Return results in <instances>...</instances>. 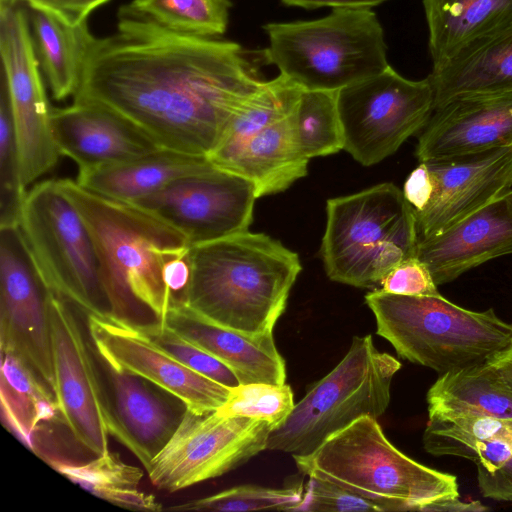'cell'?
<instances>
[{
  "instance_id": "cell-35",
  "label": "cell",
  "mask_w": 512,
  "mask_h": 512,
  "mask_svg": "<svg viewBox=\"0 0 512 512\" xmlns=\"http://www.w3.org/2000/svg\"><path fill=\"white\" fill-rule=\"evenodd\" d=\"M27 189L21 180L18 146L4 85L0 97V227L18 226Z\"/></svg>"
},
{
  "instance_id": "cell-11",
  "label": "cell",
  "mask_w": 512,
  "mask_h": 512,
  "mask_svg": "<svg viewBox=\"0 0 512 512\" xmlns=\"http://www.w3.org/2000/svg\"><path fill=\"white\" fill-rule=\"evenodd\" d=\"M0 53L21 180L27 189L57 165L61 154L53 135V108L42 79L29 13L19 2H0Z\"/></svg>"
},
{
  "instance_id": "cell-27",
  "label": "cell",
  "mask_w": 512,
  "mask_h": 512,
  "mask_svg": "<svg viewBox=\"0 0 512 512\" xmlns=\"http://www.w3.org/2000/svg\"><path fill=\"white\" fill-rule=\"evenodd\" d=\"M0 398L5 427L39 455L41 433L61 421L52 389L20 358L1 351Z\"/></svg>"
},
{
  "instance_id": "cell-22",
  "label": "cell",
  "mask_w": 512,
  "mask_h": 512,
  "mask_svg": "<svg viewBox=\"0 0 512 512\" xmlns=\"http://www.w3.org/2000/svg\"><path fill=\"white\" fill-rule=\"evenodd\" d=\"M164 323L224 363L240 384H285V361L272 333L239 332L213 321L175 296Z\"/></svg>"
},
{
  "instance_id": "cell-3",
  "label": "cell",
  "mask_w": 512,
  "mask_h": 512,
  "mask_svg": "<svg viewBox=\"0 0 512 512\" xmlns=\"http://www.w3.org/2000/svg\"><path fill=\"white\" fill-rule=\"evenodd\" d=\"M188 261L190 277L179 298L250 335L272 333L302 270L297 253L248 230L191 246Z\"/></svg>"
},
{
  "instance_id": "cell-44",
  "label": "cell",
  "mask_w": 512,
  "mask_h": 512,
  "mask_svg": "<svg viewBox=\"0 0 512 512\" xmlns=\"http://www.w3.org/2000/svg\"><path fill=\"white\" fill-rule=\"evenodd\" d=\"M190 277L188 253L171 260L165 268V281L173 296L179 297L185 290Z\"/></svg>"
},
{
  "instance_id": "cell-29",
  "label": "cell",
  "mask_w": 512,
  "mask_h": 512,
  "mask_svg": "<svg viewBox=\"0 0 512 512\" xmlns=\"http://www.w3.org/2000/svg\"><path fill=\"white\" fill-rule=\"evenodd\" d=\"M426 400L428 418L475 414L512 419V391L486 362L439 375Z\"/></svg>"
},
{
  "instance_id": "cell-30",
  "label": "cell",
  "mask_w": 512,
  "mask_h": 512,
  "mask_svg": "<svg viewBox=\"0 0 512 512\" xmlns=\"http://www.w3.org/2000/svg\"><path fill=\"white\" fill-rule=\"evenodd\" d=\"M55 471L92 495L115 506L143 512H159L162 504L155 496L139 489L143 470L125 463L110 450L86 463L63 458L45 460Z\"/></svg>"
},
{
  "instance_id": "cell-40",
  "label": "cell",
  "mask_w": 512,
  "mask_h": 512,
  "mask_svg": "<svg viewBox=\"0 0 512 512\" xmlns=\"http://www.w3.org/2000/svg\"><path fill=\"white\" fill-rule=\"evenodd\" d=\"M110 0H0V2H19L29 9L46 12L60 21L78 26L87 22L90 14Z\"/></svg>"
},
{
  "instance_id": "cell-43",
  "label": "cell",
  "mask_w": 512,
  "mask_h": 512,
  "mask_svg": "<svg viewBox=\"0 0 512 512\" xmlns=\"http://www.w3.org/2000/svg\"><path fill=\"white\" fill-rule=\"evenodd\" d=\"M387 1L389 0H281L287 6L304 9H317L321 7H330L332 9H371Z\"/></svg>"
},
{
  "instance_id": "cell-7",
  "label": "cell",
  "mask_w": 512,
  "mask_h": 512,
  "mask_svg": "<svg viewBox=\"0 0 512 512\" xmlns=\"http://www.w3.org/2000/svg\"><path fill=\"white\" fill-rule=\"evenodd\" d=\"M418 241L415 211L393 183L327 200L320 254L332 281L379 286L396 265L416 256Z\"/></svg>"
},
{
  "instance_id": "cell-33",
  "label": "cell",
  "mask_w": 512,
  "mask_h": 512,
  "mask_svg": "<svg viewBox=\"0 0 512 512\" xmlns=\"http://www.w3.org/2000/svg\"><path fill=\"white\" fill-rule=\"evenodd\" d=\"M130 9L175 32L218 38L228 27L231 0H132Z\"/></svg>"
},
{
  "instance_id": "cell-6",
  "label": "cell",
  "mask_w": 512,
  "mask_h": 512,
  "mask_svg": "<svg viewBox=\"0 0 512 512\" xmlns=\"http://www.w3.org/2000/svg\"><path fill=\"white\" fill-rule=\"evenodd\" d=\"M262 58L306 90L339 91L388 66L383 28L371 9H332L325 17L263 26Z\"/></svg>"
},
{
  "instance_id": "cell-14",
  "label": "cell",
  "mask_w": 512,
  "mask_h": 512,
  "mask_svg": "<svg viewBox=\"0 0 512 512\" xmlns=\"http://www.w3.org/2000/svg\"><path fill=\"white\" fill-rule=\"evenodd\" d=\"M86 320L94 352L103 366L149 381L195 414L212 413L227 400L231 388L182 364L139 322L110 312L91 313Z\"/></svg>"
},
{
  "instance_id": "cell-23",
  "label": "cell",
  "mask_w": 512,
  "mask_h": 512,
  "mask_svg": "<svg viewBox=\"0 0 512 512\" xmlns=\"http://www.w3.org/2000/svg\"><path fill=\"white\" fill-rule=\"evenodd\" d=\"M292 114L244 139L217 144L207 158L249 180L257 198L285 191L307 175L310 160L298 146Z\"/></svg>"
},
{
  "instance_id": "cell-1",
  "label": "cell",
  "mask_w": 512,
  "mask_h": 512,
  "mask_svg": "<svg viewBox=\"0 0 512 512\" xmlns=\"http://www.w3.org/2000/svg\"><path fill=\"white\" fill-rule=\"evenodd\" d=\"M264 79L240 44L172 31L127 5L93 37L76 100L129 119L160 148L207 156Z\"/></svg>"
},
{
  "instance_id": "cell-28",
  "label": "cell",
  "mask_w": 512,
  "mask_h": 512,
  "mask_svg": "<svg viewBox=\"0 0 512 512\" xmlns=\"http://www.w3.org/2000/svg\"><path fill=\"white\" fill-rule=\"evenodd\" d=\"M29 18L37 57L52 98L63 101L74 97L94 37L88 23L72 26L36 9H30Z\"/></svg>"
},
{
  "instance_id": "cell-16",
  "label": "cell",
  "mask_w": 512,
  "mask_h": 512,
  "mask_svg": "<svg viewBox=\"0 0 512 512\" xmlns=\"http://www.w3.org/2000/svg\"><path fill=\"white\" fill-rule=\"evenodd\" d=\"M47 289L19 225L0 227V344L53 391Z\"/></svg>"
},
{
  "instance_id": "cell-10",
  "label": "cell",
  "mask_w": 512,
  "mask_h": 512,
  "mask_svg": "<svg viewBox=\"0 0 512 512\" xmlns=\"http://www.w3.org/2000/svg\"><path fill=\"white\" fill-rule=\"evenodd\" d=\"M346 150L364 166L395 153L421 132L434 110L428 77L409 80L390 65L381 73L338 91Z\"/></svg>"
},
{
  "instance_id": "cell-45",
  "label": "cell",
  "mask_w": 512,
  "mask_h": 512,
  "mask_svg": "<svg viewBox=\"0 0 512 512\" xmlns=\"http://www.w3.org/2000/svg\"><path fill=\"white\" fill-rule=\"evenodd\" d=\"M486 364L498 381L512 391V340L508 346L487 359Z\"/></svg>"
},
{
  "instance_id": "cell-20",
  "label": "cell",
  "mask_w": 512,
  "mask_h": 512,
  "mask_svg": "<svg viewBox=\"0 0 512 512\" xmlns=\"http://www.w3.org/2000/svg\"><path fill=\"white\" fill-rule=\"evenodd\" d=\"M512 254V189L445 231L418 241L416 256L437 286Z\"/></svg>"
},
{
  "instance_id": "cell-32",
  "label": "cell",
  "mask_w": 512,
  "mask_h": 512,
  "mask_svg": "<svg viewBox=\"0 0 512 512\" xmlns=\"http://www.w3.org/2000/svg\"><path fill=\"white\" fill-rule=\"evenodd\" d=\"M512 433V419L475 414L428 418L423 447L433 456L474 460L479 445Z\"/></svg>"
},
{
  "instance_id": "cell-25",
  "label": "cell",
  "mask_w": 512,
  "mask_h": 512,
  "mask_svg": "<svg viewBox=\"0 0 512 512\" xmlns=\"http://www.w3.org/2000/svg\"><path fill=\"white\" fill-rule=\"evenodd\" d=\"M211 165L207 156L160 149L133 160L78 170L76 182L101 196L134 202Z\"/></svg>"
},
{
  "instance_id": "cell-13",
  "label": "cell",
  "mask_w": 512,
  "mask_h": 512,
  "mask_svg": "<svg viewBox=\"0 0 512 512\" xmlns=\"http://www.w3.org/2000/svg\"><path fill=\"white\" fill-rule=\"evenodd\" d=\"M73 308L49 291L53 393L61 422L74 440L99 455L109 450L110 404L96 367V353H92Z\"/></svg>"
},
{
  "instance_id": "cell-24",
  "label": "cell",
  "mask_w": 512,
  "mask_h": 512,
  "mask_svg": "<svg viewBox=\"0 0 512 512\" xmlns=\"http://www.w3.org/2000/svg\"><path fill=\"white\" fill-rule=\"evenodd\" d=\"M434 109L462 96L512 92V25L433 66Z\"/></svg>"
},
{
  "instance_id": "cell-37",
  "label": "cell",
  "mask_w": 512,
  "mask_h": 512,
  "mask_svg": "<svg viewBox=\"0 0 512 512\" xmlns=\"http://www.w3.org/2000/svg\"><path fill=\"white\" fill-rule=\"evenodd\" d=\"M142 329L185 366L228 387L240 385L236 375L224 363L179 334L166 323H140Z\"/></svg>"
},
{
  "instance_id": "cell-34",
  "label": "cell",
  "mask_w": 512,
  "mask_h": 512,
  "mask_svg": "<svg viewBox=\"0 0 512 512\" xmlns=\"http://www.w3.org/2000/svg\"><path fill=\"white\" fill-rule=\"evenodd\" d=\"M304 488L293 485L271 488L259 485H240L213 495L190 500L166 508L167 511L243 512L257 510L292 511L303 500Z\"/></svg>"
},
{
  "instance_id": "cell-39",
  "label": "cell",
  "mask_w": 512,
  "mask_h": 512,
  "mask_svg": "<svg viewBox=\"0 0 512 512\" xmlns=\"http://www.w3.org/2000/svg\"><path fill=\"white\" fill-rule=\"evenodd\" d=\"M379 289L384 292L406 296L440 295L428 267L417 257H409L380 281Z\"/></svg>"
},
{
  "instance_id": "cell-19",
  "label": "cell",
  "mask_w": 512,
  "mask_h": 512,
  "mask_svg": "<svg viewBox=\"0 0 512 512\" xmlns=\"http://www.w3.org/2000/svg\"><path fill=\"white\" fill-rule=\"evenodd\" d=\"M52 129L59 153L78 170L133 160L162 148L141 128L98 103L76 100L52 109Z\"/></svg>"
},
{
  "instance_id": "cell-41",
  "label": "cell",
  "mask_w": 512,
  "mask_h": 512,
  "mask_svg": "<svg viewBox=\"0 0 512 512\" xmlns=\"http://www.w3.org/2000/svg\"><path fill=\"white\" fill-rule=\"evenodd\" d=\"M479 490L486 498L512 502V457L489 471H477Z\"/></svg>"
},
{
  "instance_id": "cell-31",
  "label": "cell",
  "mask_w": 512,
  "mask_h": 512,
  "mask_svg": "<svg viewBox=\"0 0 512 512\" xmlns=\"http://www.w3.org/2000/svg\"><path fill=\"white\" fill-rule=\"evenodd\" d=\"M292 123L298 146L308 159L344 149L338 91L302 89Z\"/></svg>"
},
{
  "instance_id": "cell-4",
  "label": "cell",
  "mask_w": 512,
  "mask_h": 512,
  "mask_svg": "<svg viewBox=\"0 0 512 512\" xmlns=\"http://www.w3.org/2000/svg\"><path fill=\"white\" fill-rule=\"evenodd\" d=\"M298 470L379 503L387 511H436L457 499V478L398 450L376 418L363 416L308 454L292 455Z\"/></svg>"
},
{
  "instance_id": "cell-36",
  "label": "cell",
  "mask_w": 512,
  "mask_h": 512,
  "mask_svg": "<svg viewBox=\"0 0 512 512\" xmlns=\"http://www.w3.org/2000/svg\"><path fill=\"white\" fill-rule=\"evenodd\" d=\"M294 395L287 384H240L230 389L225 403L216 410L222 416H242L281 426L294 408Z\"/></svg>"
},
{
  "instance_id": "cell-9",
  "label": "cell",
  "mask_w": 512,
  "mask_h": 512,
  "mask_svg": "<svg viewBox=\"0 0 512 512\" xmlns=\"http://www.w3.org/2000/svg\"><path fill=\"white\" fill-rule=\"evenodd\" d=\"M19 228L47 289L85 316L109 312L93 240L57 180L33 184Z\"/></svg>"
},
{
  "instance_id": "cell-38",
  "label": "cell",
  "mask_w": 512,
  "mask_h": 512,
  "mask_svg": "<svg viewBox=\"0 0 512 512\" xmlns=\"http://www.w3.org/2000/svg\"><path fill=\"white\" fill-rule=\"evenodd\" d=\"M292 511L385 512L377 502L356 495L336 484L309 477L302 502Z\"/></svg>"
},
{
  "instance_id": "cell-2",
  "label": "cell",
  "mask_w": 512,
  "mask_h": 512,
  "mask_svg": "<svg viewBox=\"0 0 512 512\" xmlns=\"http://www.w3.org/2000/svg\"><path fill=\"white\" fill-rule=\"evenodd\" d=\"M89 230L109 312L134 322L164 323L173 294L166 265L190 245L171 225L137 204L101 196L76 180H57Z\"/></svg>"
},
{
  "instance_id": "cell-12",
  "label": "cell",
  "mask_w": 512,
  "mask_h": 512,
  "mask_svg": "<svg viewBox=\"0 0 512 512\" xmlns=\"http://www.w3.org/2000/svg\"><path fill=\"white\" fill-rule=\"evenodd\" d=\"M272 430L263 420L186 409L146 469L149 480L157 489L173 493L219 477L265 450Z\"/></svg>"
},
{
  "instance_id": "cell-18",
  "label": "cell",
  "mask_w": 512,
  "mask_h": 512,
  "mask_svg": "<svg viewBox=\"0 0 512 512\" xmlns=\"http://www.w3.org/2000/svg\"><path fill=\"white\" fill-rule=\"evenodd\" d=\"M512 147V92L454 98L435 108L418 137L419 162Z\"/></svg>"
},
{
  "instance_id": "cell-42",
  "label": "cell",
  "mask_w": 512,
  "mask_h": 512,
  "mask_svg": "<svg viewBox=\"0 0 512 512\" xmlns=\"http://www.w3.org/2000/svg\"><path fill=\"white\" fill-rule=\"evenodd\" d=\"M434 190L433 180L425 162L409 174L404 186L403 195L414 211H422L429 203Z\"/></svg>"
},
{
  "instance_id": "cell-21",
  "label": "cell",
  "mask_w": 512,
  "mask_h": 512,
  "mask_svg": "<svg viewBox=\"0 0 512 512\" xmlns=\"http://www.w3.org/2000/svg\"><path fill=\"white\" fill-rule=\"evenodd\" d=\"M112 416L110 434L147 469L176 431L186 407L149 381L106 366Z\"/></svg>"
},
{
  "instance_id": "cell-17",
  "label": "cell",
  "mask_w": 512,
  "mask_h": 512,
  "mask_svg": "<svg viewBox=\"0 0 512 512\" xmlns=\"http://www.w3.org/2000/svg\"><path fill=\"white\" fill-rule=\"evenodd\" d=\"M434 190L415 211L419 240L439 234L512 189V147L425 161Z\"/></svg>"
},
{
  "instance_id": "cell-15",
  "label": "cell",
  "mask_w": 512,
  "mask_h": 512,
  "mask_svg": "<svg viewBox=\"0 0 512 512\" xmlns=\"http://www.w3.org/2000/svg\"><path fill=\"white\" fill-rule=\"evenodd\" d=\"M256 199L249 180L212 163L131 203L178 230L191 247L247 231Z\"/></svg>"
},
{
  "instance_id": "cell-8",
  "label": "cell",
  "mask_w": 512,
  "mask_h": 512,
  "mask_svg": "<svg viewBox=\"0 0 512 512\" xmlns=\"http://www.w3.org/2000/svg\"><path fill=\"white\" fill-rule=\"evenodd\" d=\"M400 368L395 357L375 347L371 335L354 336L342 360L271 431L266 449L308 454L355 420L378 419L388 408L391 383Z\"/></svg>"
},
{
  "instance_id": "cell-26",
  "label": "cell",
  "mask_w": 512,
  "mask_h": 512,
  "mask_svg": "<svg viewBox=\"0 0 512 512\" xmlns=\"http://www.w3.org/2000/svg\"><path fill=\"white\" fill-rule=\"evenodd\" d=\"M433 66L512 25V0H423Z\"/></svg>"
},
{
  "instance_id": "cell-5",
  "label": "cell",
  "mask_w": 512,
  "mask_h": 512,
  "mask_svg": "<svg viewBox=\"0 0 512 512\" xmlns=\"http://www.w3.org/2000/svg\"><path fill=\"white\" fill-rule=\"evenodd\" d=\"M376 333L397 354L439 375L486 362L512 340V323L490 308L472 311L436 296H406L374 289L365 296Z\"/></svg>"
}]
</instances>
